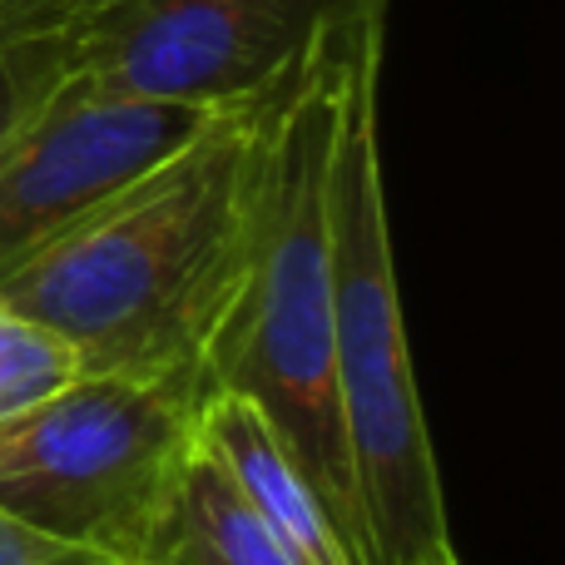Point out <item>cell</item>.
Wrapping results in <instances>:
<instances>
[{"instance_id":"3957f363","label":"cell","mask_w":565,"mask_h":565,"mask_svg":"<svg viewBox=\"0 0 565 565\" xmlns=\"http://www.w3.org/2000/svg\"><path fill=\"white\" fill-rule=\"evenodd\" d=\"M382 35L387 20H372L348 55L328 169L338 397L362 531H367V565H441L457 561V546H451L437 447L422 417L397 258H392L377 125Z\"/></svg>"},{"instance_id":"8992f818","label":"cell","mask_w":565,"mask_h":565,"mask_svg":"<svg viewBox=\"0 0 565 565\" xmlns=\"http://www.w3.org/2000/svg\"><path fill=\"white\" fill-rule=\"evenodd\" d=\"M209 109L105 95L79 75L0 149V282L174 154Z\"/></svg>"},{"instance_id":"7c38bea8","label":"cell","mask_w":565,"mask_h":565,"mask_svg":"<svg viewBox=\"0 0 565 565\" xmlns=\"http://www.w3.org/2000/svg\"><path fill=\"white\" fill-rule=\"evenodd\" d=\"M441 565H461V556H457V561H441Z\"/></svg>"},{"instance_id":"5b68a950","label":"cell","mask_w":565,"mask_h":565,"mask_svg":"<svg viewBox=\"0 0 565 565\" xmlns=\"http://www.w3.org/2000/svg\"><path fill=\"white\" fill-rule=\"evenodd\" d=\"M387 0H95L75 75L105 95L224 109L268 85L332 25Z\"/></svg>"},{"instance_id":"8fae6325","label":"cell","mask_w":565,"mask_h":565,"mask_svg":"<svg viewBox=\"0 0 565 565\" xmlns=\"http://www.w3.org/2000/svg\"><path fill=\"white\" fill-rule=\"evenodd\" d=\"M0 565H119L89 546H75V541H60L50 531L30 526V521L10 516L0 507Z\"/></svg>"},{"instance_id":"52a82bcc","label":"cell","mask_w":565,"mask_h":565,"mask_svg":"<svg viewBox=\"0 0 565 565\" xmlns=\"http://www.w3.org/2000/svg\"><path fill=\"white\" fill-rule=\"evenodd\" d=\"M199 441L214 451L244 501L258 511L292 565H358L342 531L332 526L328 507L318 501L308 471L288 451V441L268 427V417L238 392L204 387L199 392Z\"/></svg>"},{"instance_id":"ba28073f","label":"cell","mask_w":565,"mask_h":565,"mask_svg":"<svg viewBox=\"0 0 565 565\" xmlns=\"http://www.w3.org/2000/svg\"><path fill=\"white\" fill-rule=\"evenodd\" d=\"M135 565H292V556L194 431Z\"/></svg>"},{"instance_id":"7a4b0ae2","label":"cell","mask_w":565,"mask_h":565,"mask_svg":"<svg viewBox=\"0 0 565 565\" xmlns=\"http://www.w3.org/2000/svg\"><path fill=\"white\" fill-rule=\"evenodd\" d=\"M264 95L209 109L174 154L15 268L0 302L55 328L85 372L199 387V358L244 244Z\"/></svg>"},{"instance_id":"9c48e42d","label":"cell","mask_w":565,"mask_h":565,"mask_svg":"<svg viewBox=\"0 0 565 565\" xmlns=\"http://www.w3.org/2000/svg\"><path fill=\"white\" fill-rule=\"evenodd\" d=\"M95 0H0V149L65 89Z\"/></svg>"},{"instance_id":"277c9868","label":"cell","mask_w":565,"mask_h":565,"mask_svg":"<svg viewBox=\"0 0 565 565\" xmlns=\"http://www.w3.org/2000/svg\"><path fill=\"white\" fill-rule=\"evenodd\" d=\"M199 431V387L79 372L0 422V507L60 541L135 565Z\"/></svg>"},{"instance_id":"30bf717a","label":"cell","mask_w":565,"mask_h":565,"mask_svg":"<svg viewBox=\"0 0 565 565\" xmlns=\"http://www.w3.org/2000/svg\"><path fill=\"white\" fill-rule=\"evenodd\" d=\"M79 358L55 328L0 302V422L55 397L79 377Z\"/></svg>"},{"instance_id":"6da1fadb","label":"cell","mask_w":565,"mask_h":565,"mask_svg":"<svg viewBox=\"0 0 565 565\" xmlns=\"http://www.w3.org/2000/svg\"><path fill=\"white\" fill-rule=\"evenodd\" d=\"M372 20H387V6L322 30L268 85L248 159L234 288L199 358V392H238L264 412L268 427L308 471L358 565H367V531L338 397L328 169L338 139L342 70Z\"/></svg>"}]
</instances>
